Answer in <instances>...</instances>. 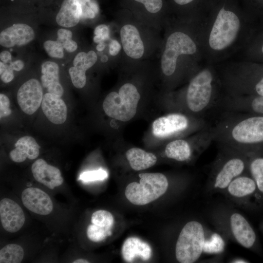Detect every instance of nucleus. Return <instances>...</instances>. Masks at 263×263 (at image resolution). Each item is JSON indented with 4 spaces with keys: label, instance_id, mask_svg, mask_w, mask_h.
<instances>
[{
    "label": "nucleus",
    "instance_id": "cd10ccee",
    "mask_svg": "<svg viewBox=\"0 0 263 263\" xmlns=\"http://www.w3.org/2000/svg\"><path fill=\"white\" fill-rule=\"evenodd\" d=\"M97 59V55L94 51L91 50L88 53L82 52L75 56L73 65L78 71L85 74L86 71L95 63Z\"/></svg>",
    "mask_w": 263,
    "mask_h": 263
},
{
    "label": "nucleus",
    "instance_id": "f257e3e1",
    "mask_svg": "<svg viewBox=\"0 0 263 263\" xmlns=\"http://www.w3.org/2000/svg\"><path fill=\"white\" fill-rule=\"evenodd\" d=\"M211 130L218 145L247 154L263 149V114L226 112Z\"/></svg>",
    "mask_w": 263,
    "mask_h": 263
},
{
    "label": "nucleus",
    "instance_id": "423d86ee",
    "mask_svg": "<svg viewBox=\"0 0 263 263\" xmlns=\"http://www.w3.org/2000/svg\"><path fill=\"white\" fill-rule=\"evenodd\" d=\"M213 77L207 69L199 72L190 81L186 94V105L193 113L202 115L215 104Z\"/></svg>",
    "mask_w": 263,
    "mask_h": 263
},
{
    "label": "nucleus",
    "instance_id": "4c0bfd02",
    "mask_svg": "<svg viewBox=\"0 0 263 263\" xmlns=\"http://www.w3.org/2000/svg\"><path fill=\"white\" fill-rule=\"evenodd\" d=\"M109 29L108 27L105 24H101L95 27L94 30L95 35L102 37L104 40L109 37Z\"/></svg>",
    "mask_w": 263,
    "mask_h": 263
},
{
    "label": "nucleus",
    "instance_id": "9b49d317",
    "mask_svg": "<svg viewBox=\"0 0 263 263\" xmlns=\"http://www.w3.org/2000/svg\"><path fill=\"white\" fill-rule=\"evenodd\" d=\"M189 127L190 121L186 115L172 113L154 120L152 125V131L155 136L165 138L185 132Z\"/></svg>",
    "mask_w": 263,
    "mask_h": 263
},
{
    "label": "nucleus",
    "instance_id": "393cba45",
    "mask_svg": "<svg viewBox=\"0 0 263 263\" xmlns=\"http://www.w3.org/2000/svg\"><path fill=\"white\" fill-rule=\"evenodd\" d=\"M126 156L131 168L136 171L150 168L157 162V157L154 154L138 148L128 150Z\"/></svg>",
    "mask_w": 263,
    "mask_h": 263
},
{
    "label": "nucleus",
    "instance_id": "f8f14e48",
    "mask_svg": "<svg viewBox=\"0 0 263 263\" xmlns=\"http://www.w3.org/2000/svg\"><path fill=\"white\" fill-rule=\"evenodd\" d=\"M43 91L40 82L32 78L24 83L17 93V100L22 111L28 115L35 113L43 99Z\"/></svg>",
    "mask_w": 263,
    "mask_h": 263
},
{
    "label": "nucleus",
    "instance_id": "49530a36",
    "mask_svg": "<svg viewBox=\"0 0 263 263\" xmlns=\"http://www.w3.org/2000/svg\"><path fill=\"white\" fill-rule=\"evenodd\" d=\"M89 262L86 260L79 259L73 262V263H88Z\"/></svg>",
    "mask_w": 263,
    "mask_h": 263
},
{
    "label": "nucleus",
    "instance_id": "dca6fc26",
    "mask_svg": "<svg viewBox=\"0 0 263 263\" xmlns=\"http://www.w3.org/2000/svg\"><path fill=\"white\" fill-rule=\"evenodd\" d=\"M35 33L31 27L17 23L2 30L0 34V44L6 48L26 45L33 40Z\"/></svg>",
    "mask_w": 263,
    "mask_h": 263
},
{
    "label": "nucleus",
    "instance_id": "20e7f679",
    "mask_svg": "<svg viewBox=\"0 0 263 263\" xmlns=\"http://www.w3.org/2000/svg\"><path fill=\"white\" fill-rule=\"evenodd\" d=\"M215 215V223L226 235L244 248L262 253L257 233L242 214L233 210H221Z\"/></svg>",
    "mask_w": 263,
    "mask_h": 263
},
{
    "label": "nucleus",
    "instance_id": "72a5a7b5",
    "mask_svg": "<svg viewBox=\"0 0 263 263\" xmlns=\"http://www.w3.org/2000/svg\"><path fill=\"white\" fill-rule=\"evenodd\" d=\"M69 74L75 87L81 89L85 86L86 83V74L81 73L74 66L70 68Z\"/></svg>",
    "mask_w": 263,
    "mask_h": 263
},
{
    "label": "nucleus",
    "instance_id": "f03ea898",
    "mask_svg": "<svg viewBox=\"0 0 263 263\" xmlns=\"http://www.w3.org/2000/svg\"><path fill=\"white\" fill-rule=\"evenodd\" d=\"M225 246V239L220 233L208 229L198 221H190L178 236L175 257L180 263H193L204 255L222 254Z\"/></svg>",
    "mask_w": 263,
    "mask_h": 263
},
{
    "label": "nucleus",
    "instance_id": "a211bd4d",
    "mask_svg": "<svg viewBox=\"0 0 263 263\" xmlns=\"http://www.w3.org/2000/svg\"><path fill=\"white\" fill-rule=\"evenodd\" d=\"M120 34L126 54L133 59L141 58L144 53V46L137 28L132 24H126L121 28Z\"/></svg>",
    "mask_w": 263,
    "mask_h": 263
},
{
    "label": "nucleus",
    "instance_id": "6ab92c4d",
    "mask_svg": "<svg viewBox=\"0 0 263 263\" xmlns=\"http://www.w3.org/2000/svg\"><path fill=\"white\" fill-rule=\"evenodd\" d=\"M43 112L52 123L61 124L64 123L67 116V108L61 97L49 93H46L41 102Z\"/></svg>",
    "mask_w": 263,
    "mask_h": 263
},
{
    "label": "nucleus",
    "instance_id": "ddd939ff",
    "mask_svg": "<svg viewBox=\"0 0 263 263\" xmlns=\"http://www.w3.org/2000/svg\"><path fill=\"white\" fill-rule=\"evenodd\" d=\"M0 219L6 231L15 233L22 227L25 219L22 208L16 202L4 198L0 202Z\"/></svg>",
    "mask_w": 263,
    "mask_h": 263
},
{
    "label": "nucleus",
    "instance_id": "a19ab883",
    "mask_svg": "<svg viewBox=\"0 0 263 263\" xmlns=\"http://www.w3.org/2000/svg\"><path fill=\"white\" fill-rule=\"evenodd\" d=\"M13 69L16 71L21 70L24 67V64L20 60H17L10 63Z\"/></svg>",
    "mask_w": 263,
    "mask_h": 263
},
{
    "label": "nucleus",
    "instance_id": "4468645a",
    "mask_svg": "<svg viewBox=\"0 0 263 263\" xmlns=\"http://www.w3.org/2000/svg\"><path fill=\"white\" fill-rule=\"evenodd\" d=\"M225 112L263 114V96H232L219 102Z\"/></svg>",
    "mask_w": 263,
    "mask_h": 263
},
{
    "label": "nucleus",
    "instance_id": "37998d69",
    "mask_svg": "<svg viewBox=\"0 0 263 263\" xmlns=\"http://www.w3.org/2000/svg\"><path fill=\"white\" fill-rule=\"evenodd\" d=\"M175 3L179 5H185L191 2L193 0H173Z\"/></svg>",
    "mask_w": 263,
    "mask_h": 263
},
{
    "label": "nucleus",
    "instance_id": "5701e85b",
    "mask_svg": "<svg viewBox=\"0 0 263 263\" xmlns=\"http://www.w3.org/2000/svg\"><path fill=\"white\" fill-rule=\"evenodd\" d=\"M82 15V8L78 0H63L56 20L60 26L72 27L76 25Z\"/></svg>",
    "mask_w": 263,
    "mask_h": 263
},
{
    "label": "nucleus",
    "instance_id": "c03bdc74",
    "mask_svg": "<svg viewBox=\"0 0 263 263\" xmlns=\"http://www.w3.org/2000/svg\"><path fill=\"white\" fill-rule=\"evenodd\" d=\"M104 40V39L100 36L95 35L94 38V41L96 43H99L100 42H103Z\"/></svg>",
    "mask_w": 263,
    "mask_h": 263
},
{
    "label": "nucleus",
    "instance_id": "c85d7f7f",
    "mask_svg": "<svg viewBox=\"0 0 263 263\" xmlns=\"http://www.w3.org/2000/svg\"><path fill=\"white\" fill-rule=\"evenodd\" d=\"M113 217L109 211L98 210L94 212L91 217V222L98 226L111 230L113 224Z\"/></svg>",
    "mask_w": 263,
    "mask_h": 263
},
{
    "label": "nucleus",
    "instance_id": "4be33fe9",
    "mask_svg": "<svg viewBox=\"0 0 263 263\" xmlns=\"http://www.w3.org/2000/svg\"><path fill=\"white\" fill-rule=\"evenodd\" d=\"M15 148L9 153L10 159L14 162L21 163L26 158L36 159L39 153L40 147L32 137L24 136L16 142Z\"/></svg>",
    "mask_w": 263,
    "mask_h": 263
},
{
    "label": "nucleus",
    "instance_id": "09e8293b",
    "mask_svg": "<svg viewBox=\"0 0 263 263\" xmlns=\"http://www.w3.org/2000/svg\"><path fill=\"white\" fill-rule=\"evenodd\" d=\"M108 58L106 55H103L101 57V61L103 62H106L108 61Z\"/></svg>",
    "mask_w": 263,
    "mask_h": 263
},
{
    "label": "nucleus",
    "instance_id": "0eeeda50",
    "mask_svg": "<svg viewBox=\"0 0 263 263\" xmlns=\"http://www.w3.org/2000/svg\"><path fill=\"white\" fill-rule=\"evenodd\" d=\"M140 95L136 87L127 83L123 85L118 93L112 92L105 97L103 108L110 117L128 121L135 115Z\"/></svg>",
    "mask_w": 263,
    "mask_h": 263
},
{
    "label": "nucleus",
    "instance_id": "79ce46f5",
    "mask_svg": "<svg viewBox=\"0 0 263 263\" xmlns=\"http://www.w3.org/2000/svg\"><path fill=\"white\" fill-rule=\"evenodd\" d=\"M230 262L233 263H249V261L243 258H236L232 260Z\"/></svg>",
    "mask_w": 263,
    "mask_h": 263
},
{
    "label": "nucleus",
    "instance_id": "ea45409f",
    "mask_svg": "<svg viewBox=\"0 0 263 263\" xmlns=\"http://www.w3.org/2000/svg\"><path fill=\"white\" fill-rule=\"evenodd\" d=\"M0 59L1 61L6 64L11 62V55L9 51H3L0 54Z\"/></svg>",
    "mask_w": 263,
    "mask_h": 263
},
{
    "label": "nucleus",
    "instance_id": "c756f323",
    "mask_svg": "<svg viewBox=\"0 0 263 263\" xmlns=\"http://www.w3.org/2000/svg\"><path fill=\"white\" fill-rule=\"evenodd\" d=\"M56 41L62 45L64 49L67 52L72 53L77 48L76 42L72 40V32L68 29H60L57 32Z\"/></svg>",
    "mask_w": 263,
    "mask_h": 263
},
{
    "label": "nucleus",
    "instance_id": "bb28decb",
    "mask_svg": "<svg viewBox=\"0 0 263 263\" xmlns=\"http://www.w3.org/2000/svg\"><path fill=\"white\" fill-rule=\"evenodd\" d=\"M23 256V248L17 244H7L0 250V263H19Z\"/></svg>",
    "mask_w": 263,
    "mask_h": 263
},
{
    "label": "nucleus",
    "instance_id": "de8ad7c7",
    "mask_svg": "<svg viewBox=\"0 0 263 263\" xmlns=\"http://www.w3.org/2000/svg\"><path fill=\"white\" fill-rule=\"evenodd\" d=\"M78 1L81 6L86 4L87 2L90 1V0H78Z\"/></svg>",
    "mask_w": 263,
    "mask_h": 263
},
{
    "label": "nucleus",
    "instance_id": "8fccbe9b",
    "mask_svg": "<svg viewBox=\"0 0 263 263\" xmlns=\"http://www.w3.org/2000/svg\"><path fill=\"white\" fill-rule=\"evenodd\" d=\"M262 52H263V47H262Z\"/></svg>",
    "mask_w": 263,
    "mask_h": 263
},
{
    "label": "nucleus",
    "instance_id": "2eb2a0df",
    "mask_svg": "<svg viewBox=\"0 0 263 263\" xmlns=\"http://www.w3.org/2000/svg\"><path fill=\"white\" fill-rule=\"evenodd\" d=\"M21 200L23 205L31 211L41 215L50 214L53 204L49 196L44 191L36 188H28L22 192Z\"/></svg>",
    "mask_w": 263,
    "mask_h": 263
},
{
    "label": "nucleus",
    "instance_id": "39448f33",
    "mask_svg": "<svg viewBox=\"0 0 263 263\" xmlns=\"http://www.w3.org/2000/svg\"><path fill=\"white\" fill-rule=\"evenodd\" d=\"M139 183L133 182L126 187L125 194L132 204L143 206L157 199L167 191L169 182L161 173H143L139 174Z\"/></svg>",
    "mask_w": 263,
    "mask_h": 263
},
{
    "label": "nucleus",
    "instance_id": "7c9ffc66",
    "mask_svg": "<svg viewBox=\"0 0 263 263\" xmlns=\"http://www.w3.org/2000/svg\"><path fill=\"white\" fill-rule=\"evenodd\" d=\"M111 235V230H108L93 224L88 226L87 230L88 239L94 242H101L105 239L107 236Z\"/></svg>",
    "mask_w": 263,
    "mask_h": 263
},
{
    "label": "nucleus",
    "instance_id": "412c9836",
    "mask_svg": "<svg viewBox=\"0 0 263 263\" xmlns=\"http://www.w3.org/2000/svg\"><path fill=\"white\" fill-rule=\"evenodd\" d=\"M121 253L123 259L128 263L132 262L136 258L146 261L151 257V248L147 243L137 237H131L124 241Z\"/></svg>",
    "mask_w": 263,
    "mask_h": 263
},
{
    "label": "nucleus",
    "instance_id": "e433bc0d",
    "mask_svg": "<svg viewBox=\"0 0 263 263\" xmlns=\"http://www.w3.org/2000/svg\"><path fill=\"white\" fill-rule=\"evenodd\" d=\"M11 113L10 101L8 97L3 94H0V117L9 116Z\"/></svg>",
    "mask_w": 263,
    "mask_h": 263
},
{
    "label": "nucleus",
    "instance_id": "7ed1b4c3",
    "mask_svg": "<svg viewBox=\"0 0 263 263\" xmlns=\"http://www.w3.org/2000/svg\"><path fill=\"white\" fill-rule=\"evenodd\" d=\"M220 149L213 164L207 189L212 192H225L237 177L248 173V154L219 145Z\"/></svg>",
    "mask_w": 263,
    "mask_h": 263
},
{
    "label": "nucleus",
    "instance_id": "b1692460",
    "mask_svg": "<svg viewBox=\"0 0 263 263\" xmlns=\"http://www.w3.org/2000/svg\"><path fill=\"white\" fill-rule=\"evenodd\" d=\"M59 68L57 63L47 61L41 65V82L42 86L47 89L49 93L61 96L63 88L59 82Z\"/></svg>",
    "mask_w": 263,
    "mask_h": 263
},
{
    "label": "nucleus",
    "instance_id": "3c124183",
    "mask_svg": "<svg viewBox=\"0 0 263 263\" xmlns=\"http://www.w3.org/2000/svg\"></svg>",
    "mask_w": 263,
    "mask_h": 263
},
{
    "label": "nucleus",
    "instance_id": "aec40b11",
    "mask_svg": "<svg viewBox=\"0 0 263 263\" xmlns=\"http://www.w3.org/2000/svg\"><path fill=\"white\" fill-rule=\"evenodd\" d=\"M207 148L192 147L188 141L178 139L169 143L166 146L165 152L166 156L178 162H187L191 160L194 152L202 154Z\"/></svg>",
    "mask_w": 263,
    "mask_h": 263
},
{
    "label": "nucleus",
    "instance_id": "2f4dec72",
    "mask_svg": "<svg viewBox=\"0 0 263 263\" xmlns=\"http://www.w3.org/2000/svg\"><path fill=\"white\" fill-rule=\"evenodd\" d=\"M43 47L45 51L51 57L61 58L64 56V48L57 41L47 40L44 42Z\"/></svg>",
    "mask_w": 263,
    "mask_h": 263
},
{
    "label": "nucleus",
    "instance_id": "9d476101",
    "mask_svg": "<svg viewBox=\"0 0 263 263\" xmlns=\"http://www.w3.org/2000/svg\"><path fill=\"white\" fill-rule=\"evenodd\" d=\"M197 50L195 43L187 34L181 32L172 33L168 38L161 61L162 72L170 76L176 70L177 60L181 55H192Z\"/></svg>",
    "mask_w": 263,
    "mask_h": 263
},
{
    "label": "nucleus",
    "instance_id": "f704fd0d",
    "mask_svg": "<svg viewBox=\"0 0 263 263\" xmlns=\"http://www.w3.org/2000/svg\"><path fill=\"white\" fill-rule=\"evenodd\" d=\"M13 69L10 64L0 62V75L1 80L4 83L11 82L14 77Z\"/></svg>",
    "mask_w": 263,
    "mask_h": 263
},
{
    "label": "nucleus",
    "instance_id": "a878e982",
    "mask_svg": "<svg viewBox=\"0 0 263 263\" xmlns=\"http://www.w3.org/2000/svg\"><path fill=\"white\" fill-rule=\"evenodd\" d=\"M248 172L263 197V149L248 154Z\"/></svg>",
    "mask_w": 263,
    "mask_h": 263
},
{
    "label": "nucleus",
    "instance_id": "c9c22d12",
    "mask_svg": "<svg viewBox=\"0 0 263 263\" xmlns=\"http://www.w3.org/2000/svg\"><path fill=\"white\" fill-rule=\"evenodd\" d=\"M144 4L146 10L151 13H156L162 8V0H134Z\"/></svg>",
    "mask_w": 263,
    "mask_h": 263
},
{
    "label": "nucleus",
    "instance_id": "58836bf2",
    "mask_svg": "<svg viewBox=\"0 0 263 263\" xmlns=\"http://www.w3.org/2000/svg\"><path fill=\"white\" fill-rule=\"evenodd\" d=\"M121 50L120 43L115 39L111 41L109 45V53L112 56H116Z\"/></svg>",
    "mask_w": 263,
    "mask_h": 263
},
{
    "label": "nucleus",
    "instance_id": "473e14b6",
    "mask_svg": "<svg viewBox=\"0 0 263 263\" xmlns=\"http://www.w3.org/2000/svg\"><path fill=\"white\" fill-rule=\"evenodd\" d=\"M107 172L102 169L85 171L82 173L79 179L84 182H91L98 180H103L107 178Z\"/></svg>",
    "mask_w": 263,
    "mask_h": 263
},
{
    "label": "nucleus",
    "instance_id": "1a4fd4ad",
    "mask_svg": "<svg viewBox=\"0 0 263 263\" xmlns=\"http://www.w3.org/2000/svg\"><path fill=\"white\" fill-rule=\"evenodd\" d=\"M232 202L241 207L254 208L260 206L263 197L255 181L249 172L234 179L224 192Z\"/></svg>",
    "mask_w": 263,
    "mask_h": 263
},
{
    "label": "nucleus",
    "instance_id": "a18cd8bd",
    "mask_svg": "<svg viewBox=\"0 0 263 263\" xmlns=\"http://www.w3.org/2000/svg\"><path fill=\"white\" fill-rule=\"evenodd\" d=\"M106 47V44L103 42H100L96 46V49L98 51H103Z\"/></svg>",
    "mask_w": 263,
    "mask_h": 263
},
{
    "label": "nucleus",
    "instance_id": "6e6552de",
    "mask_svg": "<svg viewBox=\"0 0 263 263\" xmlns=\"http://www.w3.org/2000/svg\"><path fill=\"white\" fill-rule=\"evenodd\" d=\"M240 26V21L233 12L222 8L219 12L211 31L209 44L215 50H222L235 40Z\"/></svg>",
    "mask_w": 263,
    "mask_h": 263
},
{
    "label": "nucleus",
    "instance_id": "f3484780",
    "mask_svg": "<svg viewBox=\"0 0 263 263\" xmlns=\"http://www.w3.org/2000/svg\"><path fill=\"white\" fill-rule=\"evenodd\" d=\"M31 170L36 180L51 189L60 186L63 182L60 170L48 165L43 159H38L33 163Z\"/></svg>",
    "mask_w": 263,
    "mask_h": 263
}]
</instances>
